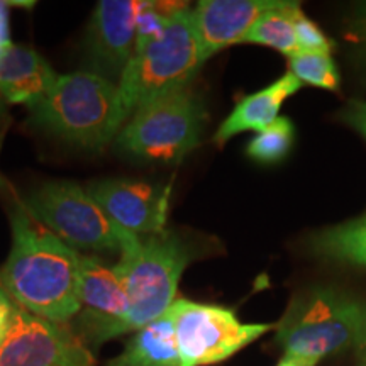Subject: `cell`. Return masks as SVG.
Here are the masks:
<instances>
[{
	"mask_svg": "<svg viewBox=\"0 0 366 366\" xmlns=\"http://www.w3.org/2000/svg\"><path fill=\"white\" fill-rule=\"evenodd\" d=\"M204 237L189 231L164 229L158 234H129L122 246L121 259L116 272L124 283L129 309L117 322H97L81 317L73 332L85 342L86 347H97L163 317L175 302L178 283L187 267L195 259L212 253Z\"/></svg>",
	"mask_w": 366,
	"mask_h": 366,
	"instance_id": "cell-1",
	"label": "cell"
},
{
	"mask_svg": "<svg viewBox=\"0 0 366 366\" xmlns=\"http://www.w3.org/2000/svg\"><path fill=\"white\" fill-rule=\"evenodd\" d=\"M12 246L0 287L27 312L66 324L81 310L76 295L79 251L17 207L11 214Z\"/></svg>",
	"mask_w": 366,
	"mask_h": 366,
	"instance_id": "cell-2",
	"label": "cell"
},
{
	"mask_svg": "<svg viewBox=\"0 0 366 366\" xmlns=\"http://www.w3.org/2000/svg\"><path fill=\"white\" fill-rule=\"evenodd\" d=\"M117 85L92 71L58 75L51 89L29 105L31 122L49 134L99 151L121 132Z\"/></svg>",
	"mask_w": 366,
	"mask_h": 366,
	"instance_id": "cell-3",
	"label": "cell"
},
{
	"mask_svg": "<svg viewBox=\"0 0 366 366\" xmlns=\"http://www.w3.org/2000/svg\"><path fill=\"white\" fill-rule=\"evenodd\" d=\"M366 304L329 287H312L292 297L277 324L274 341L307 366L326 356L356 347L363 327Z\"/></svg>",
	"mask_w": 366,
	"mask_h": 366,
	"instance_id": "cell-4",
	"label": "cell"
},
{
	"mask_svg": "<svg viewBox=\"0 0 366 366\" xmlns=\"http://www.w3.org/2000/svg\"><path fill=\"white\" fill-rule=\"evenodd\" d=\"M202 65L192 9L185 4L172 14L159 38L136 48L134 56L117 84L119 127L122 129L127 119L149 100L190 86Z\"/></svg>",
	"mask_w": 366,
	"mask_h": 366,
	"instance_id": "cell-5",
	"label": "cell"
},
{
	"mask_svg": "<svg viewBox=\"0 0 366 366\" xmlns=\"http://www.w3.org/2000/svg\"><path fill=\"white\" fill-rule=\"evenodd\" d=\"M205 122L204 100L190 86H183L141 105L116 143L143 162L177 163L200 144Z\"/></svg>",
	"mask_w": 366,
	"mask_h": 366,
	"instance_id": "cell-6",
	"label": "cell"
},
{
	"mask_svg": "<svg viewBox=\"0 0 366 366\" xmlns=\"http://www.w3.org/2000/svg\"><path fill=\"white\" fill-rule=\"evenodd\" d=\"M22 207L71 248L121 254L131 234L107 217L86 189L73 182L44 183Z\"/></svg>",
	"mask_w": 366,
	"mask_h": 366,
	"instance_id": "cell-7",
	"label": "cell"
},
{
	"mask_svg": "<svg viewBox=\"0 0 366 366\" xmlns=\"http://www.w3.org/2000/svg\"><path fill=\"white\" fill-rule=\"evenodd\" d=\"M167 314L175 327L180 366L222 363L274 329L273 324H244L234 310L189 299H177Z\"/></svg>",
	"mask_w": 366,
	"mask_h": 366,
	"instance_id": "cell-8",
	"label": "cell"
},
{
	"mask_svg": "<svg viewBox=\"0 0 366 366\" xmlns=\"http://www.w3.org/2000/svg\"><path fill=\"white\" fill-rule=\"evenodd\" d=\"M90 347L65 324L41 319L17 305L0 346V366H94Z\"/></svg>",
	"mask_w": 366,
	"mask_h": 366,
	"instance_id": "cell-9",
	"label": "cell"
},
{
	"mask_svg": "<svg viewBox=\"0 0 366 366\" xmlns=\"http://www.w3.org/2000/svg\"><path fill=\"white\" fill-rule=\"evenodd\" d=\"M141 2L100 0L86 33V65L105 80L121 81L136 51V22Z\"/></svg>",
	"mask_w": 366,
	"mask_h": 366,
	"instance_id": "cell-10",
	"label": "cell"
},
{
	"mask_svg": "<svg viewBox=\"0 0 366 366\" xmlns=\"http://www.w3.org/2000/svg\"><path fill=\"white\" fill-rule=\"evenodd\" d=\"M114 224L136 236L163 232L170 207V189L146 182L111 178L86 187Z\"/></svg>",
	"mask_w": 366,
	"mask_h": 366,
	"instance_id": "cell-11",
	"label": "cell"
},
{
	"mask_svg": "<svg viewBox=\"0 0 366 366\" xmlns=\"http://www.w3.org/2000/svg\"><path fill=\"white\" fill-rule=\"evenodd\" d=\"M274 4L277 0H200L192 17L204 63L227 46L242 43L258 17Z\"/></svg>",
	"mask_w": 366,
	"mask_h": 366,
	"instance_id": "cell-12",
	"label": "cell"
},
{
	"mask_svg": "<svg viewBox=\"0 0 366 366\" xmlns=\"http://www.w3.org/2000/svg\"><path fill=\"white\" fill-rule=\"evenodd\" d=\"M76 295L81 307V317L97 322H117L129 309V300L122 278L114 267L90 254H79V283Z\"/></svg>",
	"mask_w": 366,
	"mask_h": 366,
	"instance_id": "cell-13",
	"label": "cell"
},
{
	"mask_svg": "<svg viewBox=\"0 0 366 366\" xmlns=\"http://www.w3.org/2000/svg\"><path fill=\"white\" fill-rule=\"evenodd\" d=\"M58 75L49 63L27 46L12 44L0 56V99L29 107L48 94Z\"/></svg>",
	"mask_w": 366,
	"mask_h": 366,
	"instance_id": "cell-14",
	"label": "cell"
},
{
	"mask_svg": "<svg viewBox=\"0 0 366 366\" xmlns=\"http://www.w3.org/2000/svg\"><path fill=\"white\" fill-rule=\"evenodd\" d=\"M300 89L302 81L294 73L288 71L272 85L241 99L232 109V112L219 126L214 141L217 144H224L241 132L264 131L278 119L283 102Z\"/></svg>",
	"mask_w": 366,
	"mask_h": 366,
	"instance_id": "cell-15",
	"label": "cell"
},
{
	"mask_svg": "<svg viewBox=\"0 0 366 366\" xmlns=\"http://www.w3.org/2000/svg\"><path fill=\"white\" fill-rule=\"evenodd\" d=\"M107 366H180L175 327L164 314L134 332L124 351Z\"/></svg>",
	"mask_w": 366,
	"mask_h": 366,
	"instance_id": "cell-16",
	"label": "cell"
},
{
	"mask_svg": "<svg viewBox=\"0 0 366 366\" xmlns=\"http://www.w3.org/2000/svg\"><path fill=\"white\" fill-rule=\"evenodd\" d=\"M309 251L327 262L366 269V212L315 232L309 239Z\"/></svg>",
	"mask_w": 366,
	"mask_h": 366,
	"instance_id": "cell-17",
	"label": "cell"
},
{
	"mask_svg": "<svg viewBox=\"0 0 366 366\" xmlns=\"http://www.w3.org/2000/svg\"><path fill=\"white\" fill-rule=\"evenodd\" d=\"M299 7V2L277 0L269 11L258 17L242 43L269 46L285 54L287 58L295 56L297 53H300L294 26V16Z\"/></svg>",
	"mask_w": 366,
	"mask_h": 366,
	"instance_id": "cell-18",
	"label": "cell"
},
{
	"mask_svg": "<svg viewBox=\"0 0 366 366\" xmlns=\"http://www.w3.org/2000/svg\"><path fill=\"white\" fill-rule=\"evenodd\" d=\"M295 139V127L288 117H278L272 126L249 141L246 153L258 163L273 164L288 157Z\"/></svg>",
	"mask_w": 366,
	"mask_h": 366,
	"instance_id": "cell-19",
	"label": "cell"
},
{
	"mask_svg": "<svg viewBox=\"0 0 366 366\" xmlns=\"http://www.w3.org/2000/svg\"><path fill=\"white\" fill-rule=\"evenodd\" d=\"M290 73L302 84H309L317 89L337 90L340 89V71L336 63L327 53H297L288 58Z\"/></svg>",
	"mask_w": 366,
	"mask_h": 366,
	"instance_id": "cell-20",
	"label": "cell"
},
{
	"mask_svg": "<svg viewBox=\"0 0 366 366\" xmlns=\"http://www.w3.org/2000/svg\"><path fill=\"white\" fill-rule=\"evenodd\" d=\"M294 26L300 53H331L332 41L302 12L300 7L295 11Z\"/></svg>",
	"mask_w": 366,
	"mask_h": 366,
	"instance_id": "cell-21",
	"label": "cell"
},
{
	"mask_svg": "<svg viewBox=\"0 0 366 366\" xmlns=\"http://www.w3.org/2000/svg\"><path fill=\"white\" fill-rule=\"evenodd\" d=\"M341 119L347 122L353 129L360 132L366 139V102L361 100H351L341 112Z\"/></svg>",
	"mask_w": 366,
	"mask_h": 366,
	"instance_id": "cell-22",
	"label": "cell"
},
{
	"mask_svg": "<svg viewBox=\"0 0 366 366\" xmlns=\"http://www.w3.org/2000/svg\"><path fill=\"white\" fill-rule=\"evenodd\" d=\"M17 305L0 287V346L6 341L9 331H11L14 315H16Z\"/></svg>",
	"mask_w": 366,
	"mask_h": 366,
	"instance_id": "cell-23",
	"label": "cell"
},
{
	"mask_svg": "<svg viewBox=\"0 0 366 366\" xmlns=\"http://www.w3.org/2000/svg\"><path fill=\"white\" fill-rule=\"evenodd\" d=\"M11 2H2L0 0V56L12 46L11 26H9V11H11Z\"/></svg>",
	"mask_w": 366,
	"mask_h": 366,
	"instance_id": "cell-24",
	"label": "cell"
},
{
	"mask_svg": "<svg viewBox=\"0 0 366 366\" xmlns=\"http://www.w3.org/2000/svg\"><path fill=\"white\" fill-rule=\"evenodd\" d=\"M355 353H356V358H358L360 363L366 366V314H365V320H363V327H361L358 345H356V347H355Z\"/></svg>",
	"mask_w": 366,
	"mask_h": 366,
	"instance_id": "cell-25",
	"label": "cell"
},
{
	"mask_svg": "<svg viewBox=\"0 0 366 366\" xmlns=\"http://www.w3.org/2000/svg\"><path fill=\"white\" fill-rule=\"evenodd\" d=\"M355 31L358 33L361 43L366 46V4L358 11V16L355 19Z\"/></svg>",
	"mask_w": 366,
	"mask_h": 366,
	"instance_id": "cell-26",
	"label": "cell"
},
{
	"mask_svg": "<svg viewBox=\"0 0 366 366\" xmlns=\"http://www.w3.org/2000/svg\"><path fill=\"white\" fill-rule=\"evenodd\" d=\"M277 366H307L305 363H302L300 360L294 358V356L290 355H283V358L278 361Z\"/></svg>",
	"mask_w": 366,
	"mask_h": 366,
	"instance_id": "cell-27",
	"label": "cell"
},
{
	"mask_svg": "<svg viewBox=\"0 0 366 366\" xmlns=\"http://www.w3.org/2000/svg\"><path fill=\"white\" fill-rule=\"evenodd\" d=\"M4 183H6V182H4V180H2V177H0V185H4Z\"/></svg>",
	"mask_w": 366,
	"mask_h": 366,
	"instance_id": "cell-28",
	"label": "cell"
}]
</instances>
